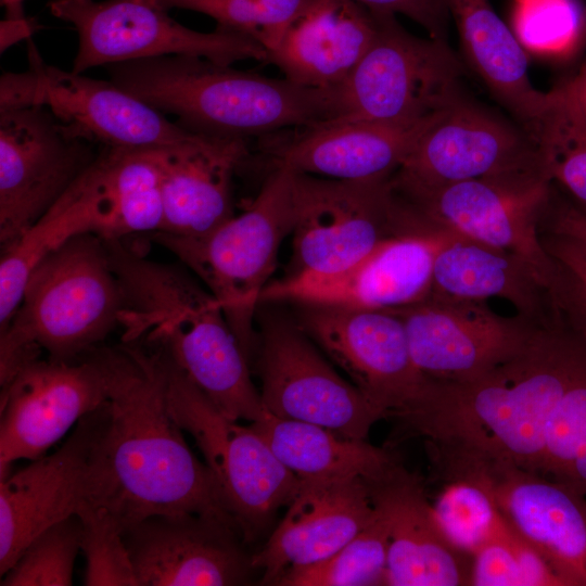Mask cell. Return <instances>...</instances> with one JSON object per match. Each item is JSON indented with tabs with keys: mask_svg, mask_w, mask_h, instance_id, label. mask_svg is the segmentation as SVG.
Masks as SVG:
<instances>
[{
	"mask_svg": "<svg viewBox=\"0 0 586 586\" xmlns=\"http://www.w3.org/2000/svg\"><path fill=\"white\" fill-rule=\"evenodd\" d=\"M110 356L106 418L93 456L94 505L107 508L124 531L148 517L177 512L235 525L208 467L169 410L162 353L131 342L110 348Z\"/></svg>",
	"mask_w": 586,
	"mask_h": 586,
	"instance_id": "obj_1",
	"label": "cell"
},
{
	"mask_svg": "<svg viewBox=\"0 0 586 586\" xmlns=\"http://www.w3.org/2000/svg\"><path fill=\"white\" fill-rule=\"evenodd\" d=\"M586 366V327L537 328L518 356L467 382L430 379L395 415L404 435L473 449L542 474L544 437L556 406Z\"/></svg>",
	"mask_w": 586,
	"mask_h": 586,
	"instance_id": "obj_2",
	"label": "cell"
},
{
	"mask_svg": "<svg viewBox=\"0 0 586 586\" xmlns=\"http://www.w3.org/2000/svg\"><path fill=\"white\" fill-rule=\"evenodd\" d=\"M117 276L124 342L162 351L228 417L251 423L268 416L220 304L190 270L136 253L120 260Z\"/></svg>",
	"mask_w": 586,
	"mask_h": 586,
	"instance_id": "obj_3",
	"label": "cell"
},
{
	"mask_svg": "<svg viewBox=\"0 0 586 586\" xmlns=\"http://www.w3.org/2000/svg\"><path fill=\"white\" fill-rule=\"evenodd\" d=\"M106 69L115 85L200 133L247 140L339 114L336 88H306L200 56L163 55Z\"/></svg>",
	"mask_w": 586,
	"mask_h": 586,
	"instance_id": "obj_4",
	"label": "cell"
},
{
	"mask_svg": "<svg viewBox=\"0 0 586 586\" xmlns=\"http://www.w3.org/2000/svg\"><path fill=\"white\" fill-rule=\"evenodd\" d=\"M124 295L105 242L76 235L33 269L21 304L0 331V386L42 352L76 360L119 328Z\"/></svg>",
	"mask_w": 586,
	"mask_h": 586,
	"instance_id": "obj_5",
	"label": "cell"
},
{
	"mask_svg": "<svg viewBox=\"0 0 586 586\" xmlns=\"http://www.w3.org/2000/svg\"><path fill=\"white\" fill-rule=\"evenodd\" d=\"M292 178L289 169H271L243 213L205 234L148 235L171 252L218 301L249 360L255 348V313L280 244L291 233Z\"/></svg>",
	"mask_w": 586,
	"mask_h": 586,
	"instance_id": "obj_6",
	"label": "cell"
},
{
	"mask_svg": "<svg viewBox=\"0 0 586 586\" xmlns=\"http://www.w3.org/2000/svg\"><path fill=\"white\" fill-rule=\"evenodd\" d=\"M157 349V348H156ZM160 351V349H158ZM169 410L196 443L245 544L292 500L300 479L251 425L225 415L162 351Z\"/></svg>",
	"mask_w": 586,
	"mask_h": 586,
	"instance_id": "obj_7",
	"label": "cell"
},
{
	"mask_svg": "<svg viewBox=\"0 0 586 586\" xmlns=\"http://www.w3.org/2000/svg\"><path fill=\"white\" fill-rule=\"evenodd\" d=\"M476 179L551 180L535 138L459 88L430 115L391 184L428 190Z\"/></svg>",
	"mask_w": 586,
	"mask_h": 586,
	"instance_id": "obj_8",
	"label": "cell"
},
{
	"mask_svg": "<svg viewBox=\"0 0 586 586\" xmlns=\"http://www.w3.org/2000/svg\"><path fill=\"white\" fill-rule=\"evenodd\" d=\"M444 481L485 488L511 528L552 566L564 586H586V495L511 461L450 445L429 451Z\"/></svg>",
	"mask_w": 586,
	"mask_h": 586,
	"instance_id": "obj_9",
	"label": "cell"
},
{
	"mask_svg": "<svg viewBox=\"0 0 586 586\" xmlns=\"http://www.w3.org/2000/svg\"><path fill=\"white\" fill-rule=\"evenodd\" d=\"M375 14L373 41L336 88L339 114L333 119L421 122L460 88L462 63L447 41L410 34L394 13Z\"/></svg>",
	"mask_w": 586,
	"mask_h": 586,
	"instance_id": "obj_10",
	"label": "cell"
},
{
	"mask_svg": "<svg viewBox=\"0 0 586 586\" xmlns=\"http://www.w3.org/2000/svg\"><path fill=\"white\" fill-rule=\"evenodd\" d=\"M50 13L78 34L72 71L163 55H193L232 65L238 61L268 63L269 52L253 39L216 28H188L156 0H51Z\"/></svg>",
	"mask_w": 586,
	"mask_h": 586,
	"instance_id": "obj_11",
	"label": "cell"
},
{
	"mask_svg": "<svg viewBox=\"0 0 586 586\" xmlns=\"http://www.w3.org/2000/svg\"><path fill=\"white\" fill-rule=\"evenodd\" d=\"M291 201L292 255L285 276L341 271L384 240L407 233L391 178L356 181L293 171Z\"/></svg>",
	"mask_w": 586,
	"mask_h": 586,
	"instance_id": "obj_12",
	"label": "cell"
},
{
	"mask_svg": "<svg viewBox=\"0 0 586 586\" xmlns=\"http://www.w3.org/2000/svg\"><path fill=\"white\" fill-rule=\"evenodd\" d=\"M28 69L3 73L0 110L39 105L101 146L152 150L195 132L171 122L112 80H99L46 64L28 42Z\"/></svg>",
	"mask_w": 586,
	"mask_h": 586,
	"instance_id": "obj_13",
	"label": "cell"
},
{
	"mask_svg": "<svg viewBox=\"0 0 586 586\" xmlns=\"http://www.w3.org/2000/svg\"><path fill=\"white\" fill-rule=\"evenodd\" d=\"M100 151L44 106L0 110L1 252L49 212Z\"/></svg>",
	"mask_w": 586,
	"mask_h": 586,
	"instance_id": "obj_14",
	"label": "cell"
},
{
	"mask_svg": "<svg viewBox=\"0 0 586 586\" xmlns=\"http://www.w3.org/2000/svg\"><path fill=\"white\" fill-rule=\"evenodd\" d=\"M110 347L73 361L35 359L0 392V479L13 462L35 460L110 395Z\"/></svg>",
	"mask_w": 586,
	"mask_h": 586,
	"instance_id": "obj_15",
	"label": "cell"
},
{
	"mask_svg": "<svg viewBox=\"0 0 586 586\" xmlns=\"http://www.w3.org/2000/svg\"><path fill=\"white\" fill-rule=\"evenodd\" d=\"M550 184L549 179H476L428 190L392 189L417 221L521 256L561 295L560 268L538 237L539 219L551 200Z\"/></svg>",
	"mask_w": 586,
	"mask_h": 586,
	"instance_id": "obj_16",
	"label": "cell"
},
{
	"mask_svg": "<svg viewBox=\"0 0 586 586\" xmlns=\"http://www.w3.org/2000/svg\"><path fill=\"white\" fill-rule=\"evenodd\" d=\"M260 397L278 418L366 440L384 413L318 352L296 321H263L257 351Z\"/></svg>",
	"mask_w": 586,
	"mask_h": 586,
	"instance_id": "obj_17",
	"label": "cell"
},
{
	"mask_svg": "<svg viewBox=\"0 0 586 586\" xmlns=\"http://www.w3.org/2000/svg\"><path fill=\"white\" fill-rule=\"evenodd\" d=\"M296 323L385 417L424 393L402 318L394 310L297 305Z\"/></svg>",
	"mask_w": 586,
	"mask_h": 586,
	"instance_id": "obj_18",
	"label": "cell"
},
{
	"mask_svg": "<svg viewBox=\"0 0 586 586\" xmlns=\"http://www.w3.org/2000/svg\"><path fill=\"white\" fill-rule=\"evenodd\" d=\"M412 360L426 378L447 382L479 379L518 356L537 328L494 313L483 301L429 294L397 309Z\"/></svg>",
	"mask_w": 586,
	"mask_h": 586,
	"instance_id": "obj_19",
	"label": "cell"
},
{
	"mask_svg": "<svg viewBox=\"0 0 586 586\" xmlns=\"http://www.w3.org/2000/svg\"><path fill=\"white\" fill-rule=\"evenodd\" d=\"M448 234L441 227L388 238L368 255L330 275L284 276L269 282L262 303L328 305L392 310L431 292L436 254Z\"/></svg>",
	"mask_w": 586,
	"mask_h": 586,
	"instance_id": "obj_20",
	"label": "cell"
},
{
	"mask_svg": "<svg viewBox=\"0 0 586 586\" xmlns=\"http://www.w3.org/2000/svg\"><path fill=\"white\" fill-rule=\"evenodd\" d=\"M106 402L82 417L54 453L0 479L1 576L39 533L93 504V456Z\"/></svg>",
	"mask_w": 586,
	"mask_h": 586,
	"instance_id": "obj_21",
	"label": "cell"
},
{
	"mask_svg": "<svg viewBox=\"0 0 586 586\" xmlns=\"http://www.w3.org/2000/svg\"><path fill=\"white\" fill-rule=\"evenodd\" d=\"M123 536L139 586L245 585L255 571L238 527L216 517L154 514Z\"/></svg>",
	"mask_w": 586,
	"mask_h": 586,
	"instance_id": "obj_22",
	"label": "cell"
},
{
	"mask_svg": "<svg viewBox=\"0 0 586 586\" xmlns=\"http://www.w3.org/2000/svg\"><path fill=\"white\" fill-rule=\"evenodd\" d=\"M415 124L329 119L259 138L271 168L341 180H386L400 168L428 118Z\"/></svg>",
	"mask_w": 586,
	"mask_h": 586,
	"instance_id": "obj_23",
	"label": "cell"
},
{
	"mask_svg": "<svg viewBox=\"0 0 586 586\" xmlns=\"http://www.w3.org/2000/svg\"><path fill=\"white\" fill-rule=\"evenodd\" d=\"M366 480H300L282 520L251 555L262 584L276 585L292 568L319 562L348 543L374 518Z\"/></svg>",
	"mask_w": 586,
	"mask_h": 586,
	"instance_id": "obj_24",
	"label": "cell"
},
{
	"mask_svg": "<svg viewBox=\"0 0 586 586\" xmlns=\"http://www.w3.org/2000/svg\"><path fill=\"white\" fill-rule=\"evenodd\" d=\"M367 483L387 527L385 585H470L472 557L447 540L419 477L399 462Z\"/></svg>",
	"mask_w": 586,
	"mask_h": 586,
	"instance_id": "obj_25",
	"label": "cell"
},
{
	"mask_svg": "<svg viewBox=\"0 0 586 586\" xmlns=\"http://www.w3.org/2000/svg\"><path fill=\"white\" fill-rule=\"evenodd\" d=\"M151 151L163 205L161 232L202 235L234 215L232 182L250 155L246 139L195 132Z\"/></svg>",
	"mask_w": 586,
	"mask_h": 586,
	"instance_id": "obj_26",
	"label": "cell"
},
{
	"mask_svg": "<svg viewBox=\"0 0 586 586\" xmlns=\"http://www.w3.org/2000/svg\"><path fill=\"white\" fill-rule=\"evenodd\" d=\"M377 29L375 11L354 0H311L269 52L268 63L295 85L334 89L359 63Z\"/></svg>",
	"mask_w": 586,
	"mask_h": 586,
	"instance_id": "obj_27",
	"label": "cell"
},
{
	"mask_svg": "<svg viewBox=\"0 0 586 586\" xmlns=\"http://www.w3.org/2000/svg\"><path fill=\"white\" fill-rule=\"evenodd\" d=\"M459 35L462 52L494 99L536 140L552 98L534 87L528 55L489 0H440Z\"/></svg>",
	"mask_w": 586,
	"mask_h": 586,
	"instance_id": "obj_28",
	"label": "cell"
},
{
	"mask_svg": "<svg viewBox=\"0 0 586 586\" xmlns=\"http://www.w3.org/2000/svg\"><path fill=\"white\" fill-rule=\"evenodd\" d=\"M430 294L469 301L504 298L536 324L548 323L542 320L547 297L561 302L551 284L521 256L449 230L435 257Z\"/></svg>",
	"mask_w": 586,
	"mask_h": 586,
	"instance_id": "obj_29",
	"label": "cell"
},
{
	"mask_svg": "<svg viewBox=\"0 0 586 586\" xmlns=\"http://www.w3.org/2000/svg\"><path fill=\"white\" fill-rule=\"evenodd\" d=\"M77 181L93 213L94 234L103 241L162 229L160 179L151 150L101 146Z\"/></svg>",
	"mask_w": 586,
	"mask_h": 586,
	"instance_id": "obj_30",
	"label": "cell"
},
{
	"mask_svg": "<svg viewBox=\"0 0 586 586\" xmlns=\"http://www.w3.org/2000/svg\"><path fill=\"white\" fill-rule=\"evenodd\" d=\"M251 425L300 480H378L400 461L386 448L313 423L268 415Z\"/></svg>",
	"mask_w": 586,
	"mask_h": 586,
	"instance_id": "obj_31",
	"label": "cell"
},
{
	"mask_svg": "<svg viewBox=\"0 0 586 586\" xmlns=\"http://www.w3.org/2000/svg\"><path fill=\"white\" fill-rule=\"evenodd\" d=\"M551 91L536 141L551 181L586 205V122L566 79Z\"/></svg>",
	"mask_w": 586,
	"mask_h": 586,
	"instance_id": "obj_32",
	"label": "cell"
},
{
	"mask_svg": "<svg viewBox=\"0 0 586 586\" xmlns=\"http://www.w3.org/2000/svg\"><path fill=\"white\" fill-rule=\"evenodd\" d=\"M375 509V508H374ZM388 535L375 509L373 520L328 558L285 571L281 586H377L385 585Z\"/></svg>",
	"mask_w": 586,
	"mask_h": 586,
	"instance_id": "obj_33",
	"label": "cell"
},
{
	"mask_svg": "<svg viewBox=\"0 0 586 586\" xmlns=\"http://www.w3.org/2000/svg\"><path fill=\"white\" fill-rule=\"evenodd\" d=\"M508 24L527 55L568 61L586 44L583 0H509Z\"/></svg>",
	"mask_w": 586,
	"mask_h": 586,
	"instance_id": "obj_34",
	"label": "cell"
},
{
	"mask_svg": "<svg viewBox=\"0 0 586 586\" xmlns=\"http://www.w3.org/2000/svg\"><path fill=\"white\" fill-rule=\"evenodd\" d=\"M433 508L447 540L472 557L480 548L512 532L491 494L468 480L445 481Z\"/></svg>",
	"mask_w": 586,
	"mask_h": 586,
	"instance_id": "obj_35",
	"label": "cell"
},
{
	"mask_svg": "<svg viewBox=\"0 0 586 586\" xmlns=\"http://www.w3.org/2000/svg\"><path fill=\"white\" fill-rule=\"evenodd\" d=\"M542 474L586 495V366L547 423Z\"/></svg>",
	"mask_w": 586,
	"mask_h": 586,
	"instance_id": "obj_36",
	"label": "cell"
},
{
	"mask_svg": "<svg viewBox=\"0 0 586 586\" xmlns=\"http://www.w3.org/2000/svg\"><path fill=\"white\" fill-rule=\"evenodd\" d=\"M311 0H156L166 10L184 9L205 14L219 29L244 35L268 52Z\"/></svg>",
	"mask_w": 586,
	"mask_h": 586,
	"instance_id": "obj_37",
	"label": "cell"
},
{
	"mask_svg": "<svg viewBox=\"0 0 586 586\" xmlns=\"http://www.w3.org/2000/svg\"><path fill=\"white\" fill-rule=\"evenodd\" d=\"M81 521L71 515L49 526L24 548L1 576V586H69L80 550Z\"/></svg>",
	"mask_w": 586,
	"mask_h": 586,
	"instance_id": "obj_38",
	"label": "cell"
},
{
	"mask_svg": "<svg viewBox=\"0 0 586 586\" xmlns=\"http://www.w3.org/2000/svg\"><path fill=\"white\" fill-rule=\"evenodd\" d=\"M80 549L86 558L84 584L87 586H139L124 527L105 507L91 502L81 507Z\"/></svg>",
	"mask_w": 586,
	"mask_h": 586,
	"instance_id": "obj_39",
	"label": "cell"
},
{
	"mask_svg": "<svg viewBox=\"0 0 586 586\" xmlns=\"http://www.w3.org/2000/svg\"><path fill=\"white\" fill-rule=\"evenodd\" d=\"M472 586H564L548 561L513 530L472 556Z\"/></svg>",
	"mask_w": 586,
	"mask_h": 586,
	"instance_id": "obj_40",
	"label": "cell"
},
{
	"mask_svg": "<svg viewBox=\"0 0 586 586\" xmlns=\"http://www.w3.org/2000/svg\"><path fill=\"white\" fill-rule=\"evenodd\" d=\"M371 10L400 13L422 26L431 38L447 41L448 13L440 0H354Z\"/></svg>",
	"mask_w": 586,
	"mask_h": 586,
	"instance_id": "obj_41",
	"label": "cell"
},
{
	"mask_svg": "<svg viewBox=\"0 0 586 586\" xmlns=\"http://www.w3.org/2000/svg\"><path fill=\"white\" fill-rule=\"evenodd\" d=\"M544 246L566 276L576 302L586 310V246L556 233Z\"/></svg>",
	"mask_w": 586,
	"mask_h": 586,
	"instance_id": "obj_42",
	"label": "cell"
},
{
	"mask_svg": "<svg viewBox=\"0 0 586 586\" xmlns=\"http://www.w3.org/2000/svg\"><path fill=\"white\" fill-rule=\"evenodd\" d=\"M556 234L568 237L586 246V214L572 206H561L553 221Z\"/></svg>",
	"mask_w": 586,
	"mask_h": 586,
	"instance_id": "obj_43",
	"label": "cell"
},
{
	"mask_svg": "<svg viewBox=\"0 0 586 586\" xmlns=\"http://www.w3.org/2000/svg\"><path fill=\"white\" fill-rule=\"evenodd\" d=\"M40 28L34 18H4L0 23V51L1 53L12 44L30 36Z\"/></svg>",
	"mask_w": 586,
	"mask_h": 586,
	"instance_id": "obj_44",
	"label": "cell"
},
{
	"mask_svg": "<svg viewBox=\"0 0 586 586\" xmlns=\"http://www.w3.org/2000/svg\"><path fill=\"white\" fill-rule=\"evenodd\" d=\"M566 81L586 122V61L576 74L566 78Z\"/></svg>",
	"mask_w": 586,
	"mask_h": 586,
	"instance_id": "obj_45",
	"label": "cell"
},
{
	"mask_svg": "<svg viewBox=\"0 0 586 586\" xmlns=\"http://www.w3.org/2000/svg\"><path fill=\"white\" fill-rule=\"evenodd\" d=\"M24 0H1V5L5 10V18H22L25 17Z\"/></svg>",
	"mask_w": 586,
	"mask_h": 586,
	"instance_id": "obj_46",
	"label": "cell"
}]
</instances>
